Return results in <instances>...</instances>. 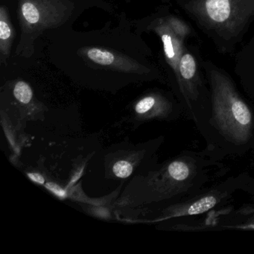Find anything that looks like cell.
I'll return each instance as SVG.
<instances>
[{"instance_id": "13", "label": "cell", "mask_w": 254, "mask_h": 254, "mask_svg": "<svg viewBox=\"0 0 254 254\" xmlns=\"http://www.w3.org/2000/svg\"><path fill=\"white\" fill-rule=\"evenodd\" d=\"M29 178L32 180V181H35V182L38 183V184H44V179L43 177H41V175H38V174H29Z\"/></svg>"}, {"instance_id": "4", "label": "cell", "mask_w": 254, "mask_h": 254, "mask_svg": "<svg viewBox=\"0 0 254 254\" xmlns=\"http://www.w3.org/2000/svg\"><path fill=\"white\" fill-rule=\"evenodd\" d=\"M189 14L214 38L236 39L254 19V0H185Z\"/></svg>"}, {"instance_id": "2", "label": "cell", "mask_w": 254, "mask_h": 254, "mask_svg": "<svg viewBox=\"0 0 254 254\" xmlns=\"http://www.w3.org/2000/svg\"><path fill=\"white\" fill-rule=\"evenodd\" d=\"M211 114L204 136L206 154L217 161L254 151V108L221 69H208Z\"/></svg>"}, {"instance_id": "1", "label": "cell", "mask_w": 254, "mask_h": 254, "mask_svg": "<svg viewBox=\"0 0 254 254\" xmlns=\"http://www.w3.org/2000/svg\"><path fill=\"white\" fill-rule=\"evenodd\" d=\"M227 172L223 162L211 158L204 149L185 150L132 177L114 206L151 213L197 194Z\"/></svg>"}, {"instance_id": "12", "label": "cell", "mask_w": 254, "mask_h": 254, "mask_svg": "<svg viewBox=\"0 0 254 254\" xmlns=\"http://www.w3.org/2000/svg\"><path fill=\"white\" fill-rule=\"evenodd\" d=\"M242 191L248 193L250 195L252 196L254 198V178L250 177L246 185L245 186Z\"/></svg>"}, {"instance_id": "8", "label": "cell", "mask_w": 254, "mask_h": 254, "mask_svg": "<svg viewBox=\"0 0 254 254\" xmlns=\"http://www.w3.org/2000/svg\"><path fill=\"white\" fill-rule=\"evenodd\" d=\"M154 30L163 43L165 58L175 76V87L179 80L180 61L185 50L184 40L190 34V28L182 20L171 16L157 20Z\"/></svg>"}, {"instance_id": "11", "label": "cell", "mask_w": 254, "mask_h": 254, "mask_svg": "<svg viewBox=\"0 0 254 254\" xmlns=\"http://www.w3.org/2000/svg\"><path fill=\"white\" fill-rule=\"evenodd\" d=\"M14 99L22 105H30L33 101L34 94L32 87L28 83L23 81H17L13 89Z\"/></svg>"}, {"instance_id": "6", "label": "cell", "mask_w": 254, "mask_h": 254, "mask_svg": "<svg viewBox=\"0 0 254 254\" xmlns=\"http://www.w3.org/2000/svg\"><path fill=\"white\" fill-rule=\"evenodd\" d=\"M163 136L141 143L126 145V142L109 148L104 156L105 175L116 181L130 179L158 163L157 151L164 142Z\"/></svg>"}, {"instance_id": "3", "label": "cell", "mask_w": 254, "mask_h": 254, "mask_svg": "<svg viewBox=\"0 0 254 254\" xmlns=\"http://www.w3.org/2000/svg\"><path fill=\"white\" fill-rule=\"evenodd\" d=\"M250 177L248 173H242L206 187L197 194L151 212L149 221L160 224L164 230H179L194 218L224 206L236 191L243 190Z\"/></svg>"}, {"instance_id": "5", "label": "cell", "mask_w": 254, "mask_h": 254, "mask_svg": "<svg viewBox=\"0 0 254 254\" xmlns=\"http://www.w3.org/2000/svg\"><path fill=\"white\" fill-rule=\"evenodd\" d=\"M69 0H19L17 17L21 27V47L33 44L44 31L62 26L72 14Z\"/></svg>"}, {"instance_id": "7", "label": "cell", "mask_w": 254, "mask_h": 254, "mask_svg": "<svg viewBox=\"0 0 254 254\" xmlns=\"http://www.w3.org/2000/svg\"><path fill=\"white\" fill-rule=\"evenodd\" d=\"M183 116L184 109L178 99L160 92H151L131 105L127 122L136 127L153 120L176 121Z\"/></svg>"}, {"instance_id": "10", "label": "cell", "mask_w": 254, "mask_h": 254, "mask_svg": "<svg viewBox=\"0 0 254 254\" xmlns=\"http://www.w3.org/2000/svg\"><path fill=\"white\" fill-rule=\"evenodd\" d=\"M15 38V30L10 20L8 9L2 5L0 8V62L7 64Z\"/></svg>"}, {"instance_id": "9", "label": "cell", "mask_w": 254, "mask_h": 254, "mask_svg": "<svg viewBox=\"0 0 254 254\" xmlns=\"http://www.w3.org/2000/svg\"><path fill=\"white\" fill-rule=\"evenodd\" d=\"M84 56L93 63L114 70L127 73H148L149 72V69L143 67L127 56L105 49L98 47L87 49L84 51Z\"/></svg>"}]
</instances>
